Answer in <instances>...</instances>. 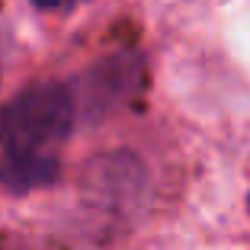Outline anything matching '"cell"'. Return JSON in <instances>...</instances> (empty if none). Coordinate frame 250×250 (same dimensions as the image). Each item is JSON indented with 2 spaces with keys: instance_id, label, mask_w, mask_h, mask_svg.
Segmentation results:
<instances>
[{
  "instance_id": "cell-5",
  "label": "cell",
  "mask_w": 250,
  "mask_h": 250,
  "mask_svg": "<svg viewBox=\"0 0 250 250\" xmlns=\"http://www.w3.org/2000/svg\"><path fill=\"white\" fill-rule=\"evenodd\" d=\"M36 7H42V10H55V7H67V3H74V0H32Z\"/></svg>"
},
{
  "instance_id": "cell-2",
  "label": "cell",
  "mask_w": 250,
  "mask_h": 250,
  "mask_svg": "<svg viewBox=\"0 0 250 250\" xmlns=\"http://www.w3.org/2000/svg\"><path fill=\"white\" fill-rule=\"evenodd\" d=\"M141 87H145V58L138 52H116L81 74L77 87L71 90V100L74 109L83 106V112L96 119L128 103Z\"/></svg>"
},
{
  "instance_id": "cell-3",
  "label": "cell",
  "mask_w": 250,
  "mask_h": 250,
  "mask_svg": "<svg viewBox=\"0 0 250 250\" xmlns=\"http://www.w3.org/2000/svg\"><path fill=\"white\" fill-rule=\"evenodd\" d=\"M83 199L93 208L103 212L125 215L141 206L147 189V173L145 164L128 151H112V154H100L83 167Z\"/></svg>"
},
{
  "instance_id": "cell-4",
  "label": "cell",
  "mask_w": 250,
  "mask_h": 250,
  "mask_svg": "<svg viewBox=\"0 0 250 250\" xmlns=\"http://www.w3.org/2000/svg\"><path fill=\"white\" fill-rule=\"evenodd\" d=\"M58 173V154H7L0 161V186L10 192H32L39 186H52Z\"/></svg>"
},
{
  "instance_id": "cell-1",
  "label": "cell",
  "mask_w": 250,
  "mask_h": 250,
  "mask_svg": "<svg viewBox=\"0 0 250 250\" xmlns=\"http://www.w3.org/2000/svg\"><path fill=\"white\" fill-rule=\"evenodd\" d=\"M74 100L61 83H39L0 109V145L7 154H55L74 128Z\"/></svg>"
}]
</instances>
